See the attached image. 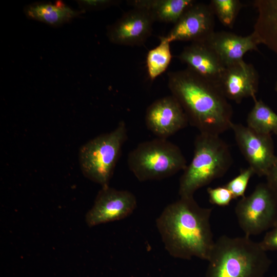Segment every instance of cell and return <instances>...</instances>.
I'll use <instances>...</instances> for the list:
<instances>
[{
	"label": "cell",
	"instance_id": "1",
	"mask_svg": "<svg viewBox=\"0 0 277 277\" xmlns=\"http://www.w3.org/2000/svg\"><path fill=\"white\" fill-rule=\"evenodd\" d=\"M212 210L199 206L193 196L180 197L164 209L156 225L170 255L208 261L215 242L210 223Z\"/></svg>",
	"mask_w": 277,
	"mask_h": 277
},
{
	"label": "cell",
	"instance_id": "2",
	"mask_svg": "<svg viewBox=\"0 0 277 277\" xmlns=\"http://www.w3.org/2000/svg\"><path fill=\"white\" fill-rule=\"evenodd\" d=\"M168 86L200 133L220 135L231 129L232 108L218 85L186 68L169 72Z\"/></svg>",
	"mask_w": 277,
	"mask_h": 277
},
{
	"label": "cell",
	"instance_id": "3",
	"mask_svg": "<svg viewBox=\"0 0 277 277\" xmlns=\"http://www.w3.org/2000/svg\"><path fill=\"white\" fill-rule=\"evenodd\" d=\"M249 236H220L208 260L205 277H264L271 261Z\"/></svg>",
	"mask_w": 277,
	"mask_h": 277
},
{
	"label": "cell",
	"instance_id": "4",
	"mask_svg": "<svg viewBox=\"0 0 277 277\" xmlns=\"http://www.w3.org/2000/svg\"><path fill=\"white\" fill-rule=\"evenodd\" d=\"M232 162L229 146L220 135L200 133L192 159L180 179V197L193 196L197 190L223 176Z\"/></svg>",
	"mask_w": 277,
	"mask_h": 277
},
{
	"label": "cell",
	"instance_id": "5",
	"mask_svg": "<svg viewBox=\"0 0 277 277\" xmlns=\"http://www.w3.org/2000/svg\"><path fill=\"white\" fill-rule=\"evenodd\" d=\"M127 164L140 182L168 177L187 166L180 148L167 139L159 137L139 144L128 154Z\"/></svg>",
	"mask_w": 277,
	"mask_h": 277
},
{
	"label": "cell",
	"instance_id": "6",
	"mask_svg": "<svg viewBox=\"0 0 277 277\" xmlns=\"http://www.w3.org/2000/svg\"><path fill=\"white\" fill-rule=\"evenodd\" d=\"M127 139L126 123L121 121L112 131L84 144L79 151L80 164L84 175L102 187L108 186Z\"/></svg>",
	"mask_w": 277,
	"mask_h": 277
},
{
	"label": "cell",
	"instance_id": "7",
	"mask_svg": "<svg viewBox=\"0 0 277 277\" xmlns=\"http://www.w3.org/2000/svg\"><path fill=\"white\" fill-rule=\"evenodd\" d=\"M235 212L245 235H257L277 225V196L267 183H260L237 203Z\"/></svg>",
	"mask_w": 277,
	"mask_h": 277
},
{
	"label": "cell",
	"instance_id": "8",
	"mask_svg": "<svg viewBox=\"0 0 277 277\" xmlns=\"http://www.w3.org/2000/svg\"><path fill=\"white\" fill-rule=\"evenodd\" d=\"M231 129L240 151L255 174L266 176L277 157L272 135L256 132L241 124L233 123Z\"/></svg>",
	"mask_w": 277,
	"mask_h": 277
},
{
	"label": "cell",
	"instance_id": "9",
	"mask_svg": "<svg viewBox=\"0 0 277 277\" xmlns=\"http://www.w3.org/2000/svg\"><path fill=\"white\" fill-rule=\"evenodd\" d=\"M136 207V199L130 191L109 186L102 187L92 207L86 214L85 221L91 227L122 220L132 214Z\"/></svg>",
	"mask_w": 277,
	"mask_h": 277
},
{
	"label": "cell",
	"instance_id": "10",
	"mask_svg": "<svg viewBox=\"0 0 277 277\" xmlns=\"http://www.w3.org/2000/svg\"><path fill=\"white\" fill-rule=\"evenodd\" d=\"M214 16L210 5L195 2L185 11L167 35L162 37L169 43L205 42L215 32Z\"/></svg>",
	"mask_w": 277,
	"mask_h": 277
},
{
	"label": "cell",
	"instance_id": "11",
	"mask_svg": "<svg viewBox=\"0 0 277 277\" xmlns=\"http://www.w3.org/2000/svg\"><path fill=\"white\" fill-rule=\"evenodd\" d=\"M154 22L148 11L133 8L107 27V35L113 44L140 46L151 35Z\"/></svg>",
	"mask_w": 277,
	"mask_h": 277
},
{
	"label": "cell",
	"instance_id": "12",
	"mask_svg": "<svg viewBox=\"0 0 277 277\" xmlns=\"http://www.w3.org/2000/svg\"><path fill=\"white\" fill-rule=\"evenodd\" d=\"M145 123L157 137L167 139L184 128L189 122L182 106L171 95L159 98L149 106Z\"/></svg>",
	"mask_w": 277,
	"mask_h": 277
},
{
	"label": "cell",
	"instance_id": "13",
	"mask_svg": "<svg viewBox=\"0 0 277 277\" xmlns=\"http://www.w3.org/2000/svg\"><path fill=\"white\" fill-rule=\"evenodd\" d=\"M259 76L252 64L244 60L226 67L218 85L227 100L240 103L244 98H256Z\"/></svg>",
	"mask_w": 277,
	"mask_h": 277
},
{
	"label": "cell",
	"instance_id": "14",
	"mask_svg": "<svg viewBox=\"0 0 277 277\" xmlns=\"http://www.w3.org/2000/svg\"><path fill=\"white\" fill-rule=\"evenodd\" d=\"M205 43L225 67L243 60L249 51H259V44L252 33L242 36L230 32H214Z\"/></svg>",
	"mask_w": 277,
	"mask_h": 277
},
{
	"label": "cell",
	"instance_id": "15",
	"mask_svg": "<svg viewBox=\"0 0 277 277\" xmlns=\"http://www.w3.org/2000/svg\"><path fill=\"white\" fill-rule=\"evenodd\" d=\"M187 69L218 85L225 67L205 42L191 43L177 56Z\"/></svg>",
	"mask_w": 277,
	"mask_h": 277
},
{
	"label": "cell",
	"instance_id": "16",
	"mask_svg": "<svg viewBox=\"0 0 277 277\" xmlns=\"http://www.w3.org/2000/svg\"><path fill=\"white\" fill-rule=\"evenodd\" d=\"M258 16L252 32L259 44L277 55V0H255Z\"/></svg>",
	"mask_w": 277,
	"mask_h": 277
},
{
	"label": "cell",
	"instance_id": "17",
	"mask_svg": "<svg viewBox=\"0 0 277 277\" xmlns=\"http://www.w3.org/2000/svg\"><path fill=\"white\" fill-rule=\"evenodd\" d=\"M26 16L30 19L44 23L53 27H60L81 17L85 13L67 5L62 1L35 2L24 8Z\"/></svg>",
	"mask_w": 277,
	"mask_h": 277
},
{
	"label": "cell",
	"instance_id": "18",
	"mask_svg": "<svg viewBox=\"0 0 277 277\" xmlns=\"http://www.w3.org/2000/svg\"><path fill=\"white\" fill-rule=\"evenodd\" d=\"M127 2L133 8L148 11L154 22L174 24L195 3L193 0H134Z\"/></svg>",
	"mask_w": 277,
	"mask_h": 277
},
{
	"label": "cell",
	"instance_id": "19",
	"mask_svg": "<svg viewBox=\"0 0 277 277\" xmlns=\"http://www.w3.org/2000/svg\"><path fill=\"white\" fill-rule=\"evenodd\" d=\"M247 118V126L254 131L267 135L277 134V114L263 101L254 100Z\"/></svg>",
	"mask_w": 277,
	"mask_h": 277
},
{
	"label": "cell",
	"instance_id": "20",
	"mask_svg": "<svg viewBox=\"0 0 277 277\" xmlns=\"http://www.w3.org/2000/svg\"><path fill=\"white\" fill-rule=\"evenodd\" d=\"M160 38V44L149 50L146 57L148 73L152 81L166 71L172 59L170 43L162 36Z\"/></svg>",
	"mask_w": 277,
	"mask_h": 277
},
{
	"label": "cell",
	"instance_id": "21",
	"mask_svg": "<svg viewBox=\"0 0 277 277\" xmlns=\"http://www.w3.org/2000/svg\"><path fill=\"white\" fill-rule=\"evenodd\" d=\"M209 5L220 22L229 28L233 27L243 6L239 0H211Z\"/></svg>",
	"mask_w": 277,
	"mask_h": 277
},
{
	"label": "cell",
	"instance_id": "22",
	"mask_svg": "<svg viewBox=\"0 0 277 277\" xmlns=\"http://www.w3.org/2000/svg\"><path fill=\"white\" fill-rule=\"evenodd\" d=\"M254 174H255L254 171L249 166L242 169L236 176L225 185L231 192L233 199L245 196L249 181Z\"/></svg>",
	"mask_w": 277,
	"mask_h": 277
},
{
	"label": "cell",
	"instance_id": "23",
	"mask_svg": "<svg viewBox=\"0 0 277 277\" xmlns=\"http://www.w3.org/2000/svg\"><path fill=\"white\" fill-rule=\"evenodd\" d=\"M207 191L209 202L214 205L226 206L233 199L231 192L225 185L215 188L209 187Z\"/></svg>",
	"mask_w": 277,
	"mask_h": 277
},
{
	"label": "cell",
	"instance_id": "24",
	"mask_svg": "<svg viewBox=\"0 0 277 277\" xmlns=\"http://www.w3.org/2000/svg\"><path fill=\"white\" fill-rule=\"evenodd\" d=\"M79 10L84 12L105 9L117 5L119 1L113 0H77Z\"/></svg>",
	"mask_w": 277,
	"mask_h": 277
},
{
	"label": "cell",
	"instance_id": "25",
	"mask_svg": "<svg viewBox=\"0 0 277 277\" xmlns=\"http://www.w3.org/2000/svg\"><path fill=\"white\" fill-rule=\"evenodd\" d=\"M259 243L266 251H277V225L267 232Z\"/></svg>",
	"mask_w": 277,
	"mask_h": 277
},
{
	"label": "cell",
	"instance_id": "26",
	"mask_svg": "<svg viewBox=\"0 0 277 277\" xmlns=\"http://www.w3.org/2000/svg\"><path fill=\"white\" fill-rule=\"evenodd\" d=\"M266 177L267 184L277 196V157Z\"/></svg>",
	"mask_w": 277,
	"mask_h": 277
},
{
	"label": "cell",
	"instance_id": "27",
	"mask_svg": "<svg viewBox=\"0 0 277 277\" xmlns=\"http://www.w3.org/2000/svg\"><path fill=\"white\" fill-rule=\"evenodd\" d=\"M274 90L277 92V81L275 82V85H274Z\"/></svg>",
	"mask_w": 277,
	"mask_h": 277
},
{
	"label": "cell",
	"instance_id": "28",
	"mask_svg": "<svg viewBox=\"0 0 277 277\" xmlns=\"http://www.w3.org/2000/svg\"><path fill=\"white\" fill-rule=\"evenodd\" d=\"M272 277H277V276H272Z\"/></svg>",
	"mask_w": 277,
	"mask_h": 277
}]
</instances>
